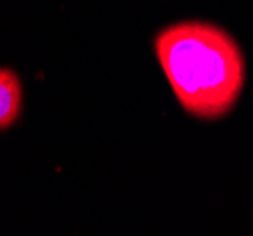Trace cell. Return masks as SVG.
Segmentation results:
<instances>
[{
    "label": "cell",
    "mask_w": 253,
    "mask_h": 236,
    "mask_svg": "<svg viewBox=\"0 0 253 236\" xmlns=\"http://www.w3.org/2000/svg\"><path fill=\"white\" fill-rule=\"evenodd\" d=\"M155 53L187 114L219 119L236 104L246 66L238 43L225 31L208 23H178L159 33Z\"/></svg>",
    "instance_id": "6da1fadb"
},
{
    "label": "cell",
    "mask_w": 253,
    "mask_h": 236,
    "mask_svg": "<svg viewBox=\"0 0 253 236\" xmlns=\"http://www.w3.org/2000/svg\"><path fill=\"white\" fill-rule=\"evenodd\" d=\"M23 108V89L17 74L10 68L0 70V129L8 130L17 121Z\"/></svg>",
    "instance_id": "7a4b0ae2"
}]
</instances>
